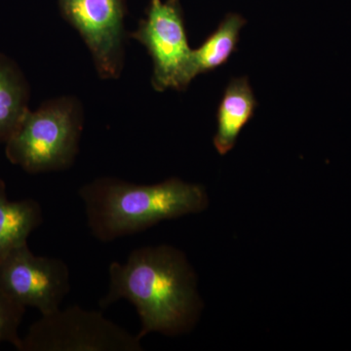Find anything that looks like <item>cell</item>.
I'll return each instance as SVG.
<instances>
[{"label":"cell","mask_w":351,"mask_h":351,"mask_svg":"<svg viewBox=\"0 0 351 351\" xmlns=\"http://www.w3.org/2000/svg\"><path fill=\"white\" fill-rule=\"evenodd\" d=\"M43 221V208L32 198L12 201L0 179V262L27 239Z\"/></svg>","instance_id":"cell-9"},{"label":"cell","mask_w":351,"mask_h":351,"mask_svg":"<svg viewBox=\"0 0 351 351\" xmlns=\"http://www.w3.org/2000/svg\"><path fill=\"white\" fill-rule=\"evenodd\" d=\"M142 339L101 311L77 306L41 315L21 338L19 351H142Z\"/></svg>","instance_id":"cell-4"},{"label":"cell","mask_w":351,"mask_h":351,"mask_svg":"<svg viewBox=\"0 0 351 351\" xmlns=\"http://www.w3.org/2000/svg\"><path fill=\"white\" fill-rule=\"evenodd\" d=\"M90 232L108 243L149 230L166 219L198 214L208 206L204 186L170 178L137 184L117 178H98L78 189Z\"/></svg>","instance_id":"cell-2"},{"label":"cell","mask_w":351,"mask_h":351,"mask_svg":"<svg viewBox=\"0 0 351 351\" xmlns=\"http://www.w3.org/2000/svg\"><path fill=\"white\" fill-rule=\"evenodd\" d=\"M246 20L237 13H230L216 29L193 51V69L195 76L211 73L228 63L237 50L240 32Z\"/></svg>","instance_id":"cell-11"},{"label":"cell","mask_w":351,"mask_h":351,"mask_svg":"<svg viewBox=\"0 0 351 351\" xmlns=\"http://www.w3.org/2000/svg\"><path fill=\"white\" fill-rule=\"evenodd\" d=\"M25 307L0 290V345L10 343L17 350L20 345L19 328Z\"/></svg>","instance_id":"cell-12"},{"label":"cell","mask_w":351,"mask_h":351,"mask_svg":"<svg viewBox=\"0 0 351 351\" xmlns=\"http://www.w3.org/2000/svg\"><path fill=\"white\" fill-rule=\"evenodd\" d=\"M108 272V292L99 306L105 309L121 300L133 304L141 321L138 339L151 332L178 336L195 326L203 302L195 270L179 249L141 247L125 263H110Z\"/></svg>","instance_id":"cell-1"},{"label":"cell","mask_w":351,"mask_h":351,"mask_svg":"<svg viewBox=\"0 0 351 351\" xmlns=\"http://www.w3.org/2000/svg\"><path fill=\"white\" fill-rule=\"evenodd\" d=\"M64 19L80 32L103 80H117L125 58L124 0H59Z\"/></svg>","instance_id":"cell-7"},{"label":"cell","mask_w":351,"mask_h":351,"mask_svg":"<svg viewBox=\"0 0 351 351\" xmlns=\"http://www.w3.org/2000/svg\"><path fill=\"white\" fill-rule=\"evenodd\" d=\"M83 110L75 97H61L27 110L5 143L7 159L29 174L68 169L80 151Z\"/></svg>","instance_id":"cell-3"},{"label":"cell","mask_w":351,"mask_h":351,"mask_svg":"<svg viewBox=\"0 0 351 351\" xmlns=\"http://www.w3.org/2000/svg\"><path fill=\"white\" fill-rule=\"evenodd\" d=\"M258 101L247 76L232 78L223 91L217 110V133L214 145L226 156L237 144L240 133L250 122Z\"/></svg>","instance_id":"cell-8"},{"label":"cell","mask_w":351,"mask_h":351,"mask_svg":"<svg viewBox=\"0 0 351 351\" xmlns=\"http://www.w3.org/2000/svg\"><path fill=\"white\" fill-rule=\"evenodd\" d=\"M130 36L142 43L152 57L154 90L182 91L195 80L193 50L189 47L180 0H151L147 18Z\"/></svg>","instance_id":"cell-5"},{"label":"cell","mask_w":351,"mask_h":351,"mask_svg":"<svg viewBox=\"0 0 351 351\" xmlns=\"http://www.w3.org/2000/svg\"><path fill=\"white\" fill-rule=\"evenodd\" d=\"M0 290L46 315L61 308L71 291V271L62 258L36 256L25 244L0 262Z\"/></svg>","instance_id":"cell-6"},{"label":"cell","mask_w":351,"mask_h":351,"mask_svg":"<svg viewBox=\"0 0 351 351\" xmlns=\"http://www.w3.org/2000/svg\"><path fill=\"white\" fill-rule=\"evenodd\" d=\"M29 86L15 61L0 53V143L5 144L29 110Z\"/></svg>","instance_id":"cell-10"}]
</instances>
